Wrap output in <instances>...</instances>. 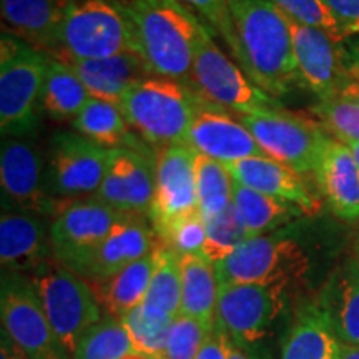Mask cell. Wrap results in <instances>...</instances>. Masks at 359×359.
Here are the masks:
<instances>
[{"instance_id":"cell-24","label":"cell","mask_w":359,"mask_h":359,"mask_svg":"<svg viewBox=\"0 0 359 359\" xmlns=\"http://www.w3.org/2000/svg\"><path fill=\"white\" fill-rule=\"evenodd\" d=\"M62 7V0H2V20L8 34L50 55L57 45Z\"/></svg>"},{"instance_id":"cell-13","label":"cell","mask_w":359,"mask_h":359,"mask_svg":"<svg viewBox=\"0 0 359 359\" xmlns=\"http://www.w3.org/2000/svg\"><path fill=\"white\" fill-rule=\"evenodd\" d=\"M125 217L128 215L118 213L95 196L64 205L48 224L53 259L80 276L102 241Z\"/></svg>"},{"instance_id":"cell-43","label":"cell","mask_w":359,"mask_h":359,"mask_svg":"<svg viewBox=\"0 0 359 359\" xmlns=\"http://www.w3.org/2000/svg\"><path fill=\"white\" fill-rule=\"evenodd\" d=\"M196 359H228V338L219 327H213Z\"/></svg>"},{"instance_id":"cell-26","label":"cell","mask_w":359,"mask_h":359,"mask_svg":"<svg viewBox=\"0 0 359 359\" xmlns=\"http://www.w3.org/2000/svg\"><path fill=\"white\" fill-rule=\"evenodd\" d=\"M281 359H341V344L314 298L296 311L281 348Z\"/></svg>"},{"instance_id":"cell-39","label":"cell","mask_w":359,"mask_h":359,"mask_svg":"<svg viewBox=\"0 0 359 359\" xmlns=\"http://www.w3.org/2000/svg\"><path fill=\"white\" fill-rule=\"evenodd\" d=\"M212 331L200 321L178 314L170 330L167 348L161 359H196Z\"/></svg>"},{"instance_id":"cell-31","label":"cell","mask_w":359,"mask_h":359,"mask_svg":"<svg viewBox=\"0 0 359 359\" xmlns=\"http://www.w3.org/2000/svg\"><path fill=\"white\" fill-rule=\"evenodd\" d=\"M90 93L72 67L48 55L42 90V110L55 122H74Z\"/></svg>"},{"instance_id":"cell-12","label":"cell","mask_w":359,"mask_h":359,"mask_svg":"<svg viewBox=\"0 0 359 359\" xmlns=\"http://www.w3.org/2000/svg\"><path fill=\"white\" fill-rule=\"evenodd\" d=\"M0 187L4 210L53 218L64 206L50 191L47 156L35 143L24 138H4Z\"/></svg>"},{"instance_id":"cell-35","label":"cell","mask_w":359,"mask_h":359,"mask_svg":"<svg viewBox=\"0 0 359 359\" xmlns=\"http://www.w3.org/2000/svg\"><path fill=\"white\" fill-rule=\"evenodd\" d=\"M147 304L163 309L177 318L182 313V266L180 257L165 243L156 246V263L148 288Z\"/></svg>"},{"instance_id":"cell-49","label":"cell","mask_w":359,"mask_h":359,"mask_svg":"<svg viewBox=\"0 0 359 359\" xmlns=\"http://www.w3.org/2000/svg\"><path fill=\"white\" fill-rule=\"evenodd\" d=\"M125 359H156V358H150V356H145V354L135 353V354H130V356L125 358Z\"/></svg>"},{"instance_id":"cell-25","label":"cell","mask_w":359,"mask_h":359,"mask_svg":"<svg viewBox=\"0 0 359 359\" xmlns=\"http://www.w3.org/2000/svg\"><path fill=\"white\" fill-rule=\"evenodd\" d=\"M341 346H359V262L330 278L316 296Z\"/></svg>"},{"instance_id":"cell-28","label":"cell","mask_w":359,"mask_h":359,"mask_svg":"<svg viewBox=\"0 0 359 359\" xmlns=\"http://www.w3.org/2000/svg\"><path fill=\"white\" fill-rule=\"evenodd\" d=\"M182 266V313L213 330L217 321L219 285L215 264L201 255L180 257Z\"/></svg>"},{"instance_id":"cell-48","label":"cell","mask_w":359,"mask_h":359,"mask_svg":"<svg viewBox=\"0 0 359 359\" xmlns=\"http://www.w3.org/2000/svg\"><path fill=\"white\" fill-rule=\"evenodd\" d=\"M349 147V150H351V154L354 156V160H356L358 167H359V142H354V143H346Z\"/></svg>"},{"instance_id":"cell-45","label":"cell","mask_w":359,"mask_h":359,"mask_svg":"<svg viewBox=\"0 0 359 359\" xmlns=\"http://www.w3.org/2000/svg\"><path fill=\"white\" fill-rule=\"evenodd\" d=\"M0 359H27L25 354L8 338L6 331H2V339H0Z\"/></svg>"},{"instance_id":"cell-15","label":"cell","mask_w":359,"mask_h":359,"mask_svg":"<svg viewBox=\"0 0 359 359\" xmlns=\"http://www.w3.org/2000/svg\"><path fill=\"white\" fill-rule=\"evenodd\" d=\"M296 70L299 83L318 97V100L343 97L356 77L344 60L343 42L314 27L290 20Z\"/></svg>"},{"instance_id":"cell-17","label":"cell","mask_w":359,"mask_h":359,"mask_svg":"<svg viewBox=\"0 0 359 359\" xmlns=\"http://www.w3.org/2000/svg\"><path fill=\"white\" fill-rule=\"evenodd\" d=\"M155 196V155L110 148L105 177L95 198L128 217H150Z\"/></svg>"},{"instance_id":"cell-23","label":"cell","mask_w":359,"mask_h":359,"mask_svg":"<svg viewBox=\"0 0 359 359\" xmlns=\"http://www.w3.org/2000/svg\"><path fill=\"white\" fill-rule=\"evenodd\" d=\"M60 60V58H58ZM79 75L90 97L114 102L118 105L122 97L135 83L151 77L145 62L135 52L97 58V60H62Z\"/></svg>"},{"instance_id":"cell-22","label":"cell","mask_w":359,"mask_h":359,"mask_svg":"<svg viewBox=\"0 0 359 359\" xmlns=\"http://www.w3.org/2000/svg\"><path fill=\"white\" fill-rule=\"evenodd\" d=\"M226 168L235 182L273 198L299 206L306 215L316 213L320 208V203L311 195L302 175L269 156H251L233 161L226 163Z\"/></svg>"},{"instance_id":"cell-42","label":"cell","mask_w":359,"mask_h":359,"mask_svg":"<svg viewBox=\"0 0 359 359\" xmlns=\"http://www.w3.org/2000/svg\"><path fill=\"white\" fill-rule=\"evenodd\" d=\"M346 29L349 37L359 35V0H323Z\"/></svg>"},{"instance_id":"cell-36","label":"cell","mask_w":359,"mask_h":359,"mask_svg":"<svg viewBox=\"0 0 359 359\" xmlns=\"http://www.w3.org/2000/svg\"><path fill=\"white\" fill-rule=\"evenodd\" d=\"M205 226L206 240L201 257L212 264L230 257L233 251H236L250 238L233 203L218 217L205 222Z\"/></svg>"},{"instance_id":"cell-18","label":"cell","mask_w":359,"mask_h":359,"mask_svg":"<svg viewBox=\"0 0 359 359\" xmlns=\"http://www.w3.org/2000/svg\"><path fill=\"white\" fill-rule=\"evenodd\" d=\"M183 145L196 155L208 156L224 165L251 156H266L240 120L212 103L195 116Z\"/></svg>"},{"instance_id":"cell-32","label":"cell","mask_w":359,"mask_h":359,"mask_svg":"<svg viewBox=\"0 0 359 359\" xmlns=\"http://www.w3.org/2000/svg\"><path fill=\"white\" fill-rule=\"evenodd\" d=\"M120 321L127 330L135 351L145 356L163 358L167 339L175 318L163 309L142 303L120 316Z\"/></svg>"},{"instance_id":"cell-30","label":"cell","mask_w":359,"mask_h":359,"mask_svg":"<svg viewBox=\"0 0 359 359\" xmlns=\"http://www.w3.org/2000/svg\"><path fill=\"white\" fill-rule=\"evenodd\" d=\"M231 203L250 238L281 230L293 219L306 215L299 206L251 190L238 182L233 185Z\"/></svg>"},{"instance_id":"cell-6","label":"cell","mask_w":359,"mask_h":359,"mask_svg":"<svg viewBox=\"0 0 359 359\" xmlns=\"http://www.w3.org/2000/svg\"><path fill=\"white\" fill-rule=\"evenodd\" d=\"M191 88L212 105L253 115L281 107L275 97L264 93L246 77L241 67L226 57L215 42V34L203 25L196 40L191 67Z\"/></svg>"},{"instance_id":"cell-16","label":"cell","mask_w":359,"mask_h":359,"mask_svg":"<svg viewBox=\"0 0 359 359\" xmlns=\"http://www.w3.org/2000/svg\"><path fill=\"white\" fill-rule=\"evenodd\" d=\"M195 155L187 145L155 151V196L148 219L158 238L175 222L200 212Z\"/></svg>"},{"instance_id":"cell-40","label":"cell","mask_w":359,"mask_h":359,"mask_svg":"<svg viewBox=\"0 0 359 359\" xmlns=\"http://www.w3.org/2000/svg\"><path fill=\"white\" fill-rule=\"evenodd\" d=\"M158 240L161 243L170 246L178 257H183V255H201L206 240L205 219L201 218L200 212L178 219Z\"/></svg>"},{"instance_id":"cell-21","label":"cell","mask_w":359,"mask_h":359,"mask_svg":"<svg viewBox=\"0 0 359 359\" xmlns=\"http://www.w3.org/2000/svg\"><path fill=\"white\" fill-rule=\"evenodd\" d=\"M151 224L140 217H125L102 241L80 276L88 283L109 280L130 264L151 253L158 245Z\"/></svg>"},{"instance_id":"cell-9","label":"cell","mask_w":359,"mask_h":359,"mask_svg":"<svg viewBox=\"0 0 359 359\" xmlns=\"http://www.w3.org/2000/svg\"><path fill=\"white\" fill-rule=\"evenodd\" d=\"M0 318L2 331L27 359H72L58 339L29 275L2 271Z\"/></svg>"},{"instance_id":"cell-20","label":"cell","mask_w":359,"mask_h":359,"mask_svg":"<svg viewBox=\"0 0 359 359\" xmlns=\"http://www.w3.org/2000/svg\"><path fill=\"white\" fill-rule=\"evenodd\" d=\"M313 177L336 217L348 222L359 218V167L346 143L327 133Z\"/></svg>"},{"instance_id":"cell-3","label":"cell","mask_w":359,"mask_h":359,"mask_svg":"<svg viewBox=\"0 0 359 359\" xmlns=\"http://www.w3.org/2000/svg\"><path fill=\"white\" fill-rule=\"evenodd\" d=\"M206 105L191 87L158 77L137 82L118 102L130 127L155 151L183 145L193 120Z\"/></svg>"},{"instance_id":"cell-41","label":"cell","mask_w":359,"mask_h":359,"mask_svg":"<svg viewBox=\"0 0 359 359\" xmlns=\"http://www.w3.org/2000/svg\"><path fill=\"white\" fill-rule=\"evenodd\" d=\"M200 22L208 27L231 48L233 32L230 19V0H178Z\"/></svg>"},{"instance_id":"cell-46","label":"cell","mask_w":359,"mask_h":359,"mask_svg":"<svg viewBox=\"0 0 359 359\" xmlns=\"http://www.w3.org/2000/svg\"><path fill=\"white\" fill-rule=\"evenodd\" d=\"M228 359H257L255 356H251L250 353L243 351L241 348H238L235 343H231L228 339Z\"/></svg>"},{"instance_id":"cell-19","label":"cell","mask_w":359,"mask_h":359,"mask_svg":"<svg viewBox=\"0 0 359 359\" xmlns=\"http://www.w3.org/2000/svg\"><path fill=\"white\" fill-rule=\"evenodd\" d=\"M53 259L50 226L43 217L4 210L0 217V263L2 271L32 273Z\"/></svg>"},{"instance_id":"cell-14","label":"cell","mask_w":359,"mask_h":359,"mask_svg":"<svg viewBox=\"0 0 359 359\" xmlns=\"http://www.w3.org/2000/svg\"><path fill=\"white\" fill-rule=\"evenodd\" d=\"M110 148L75 132L53 135L47 154L48 185L62 205L93 198L105 177Z\"/></svg>"},{"instance_id":"cell-34","label":"cell","mask_w":359,"mask_h":359,"mask_svg":"<svg viewBox=\"0 0 359 359\" xmlns=\"http://www.w3.org/2000/svg\"><path fill=\"white\" fill-rule=\"evenodd\" d=\"M135 353L120 318L105 314L85 331L72 353V359H125Z\"/></svg>"},{"instance_id":"cell-37","label":"cell","mask_w":359,"mask_h":359,"mask_svg":"<svg viewBox=\"0 0 359 359\" xmlns=\"http://www.w3.org/2000/svg\"><path fill=\"white\" fill-rule=\"evenodd\" d=\"M311 114L331 137L343 143L359 142V100L346 97L318 100Z\"/></svg>"},{"instance_id":"cell-44","label":"cell","mask_w":359,"mask_h":359,"mask_svg":"<svg viewBox=\"0 0 359 359\" xmlns=\"http://www.w3.org/2000/svg\"><path fill=\"white\" fill-rule=\"evenodd\" d=\"M343 52L349 72H351L354 77L359 79V35L344 40Z\"/></svg>"},{"instance_id":"cell-47","label":"cell","mask_w":359,"mask_h":359,"mask_svg":"<svg viewBox=\"0 0 359 359\" xmlns=\"http://www.w3.org/2000/svg\"><path fill=\"white\" fill-rule=\"evenodd\" d=\"M341 359H359V346L358 348L341 346Z\"/></svg>"},{"instance_id":"cell-29","label":"cell","mask_w":359,"mask_h":359,"mask_svg":"<svg viewBox=\"0 0 359 359\" xmlns=\"http://www.w3.org/2000/svg\"><path fill=\"white\" fill-rule=\"evenodd\" d=\"M155 263L156 248L109 280L90 283L107 314L120 318L145 302Z\"/></svg>"},{"instance_id":"cell-50","label":"cell","mask_w":359,"mask_h":359,"mask_svg":"<svg viewBox=\"0 0 359 359\" xmlns=\"http://www.w3.org/2000/svg\"><path fill=\"white\" fill-rule=\"evenodd\" d=\"M358 262H359V250H358Z\"/></svg>"},{"instance_id":"cell-2","label":"cell","mask_w":359,"mask_h":359,"mask_svg":"<svg viewBox=\"0 0 359 359\" xmlns=\"http://www.w3.org/2000/svg\"><path fill=\"white\" fill-rule=\"evenodd\" d=\"M123 7L135 30L137 55L151 77L191 87L196 40L205 24L178 0H127Z\"/></svg>"},{"instance_id":"cell-33","label":"cell","mask_w":359,"mask_h":359,"mask_svg":"<svg viewBox=\"0 0 359 359\" xmlns=\"http://www.w3.org/2000/svg\"><path fill=\"white\" fill-rule=\"evenodd\" d=\"M198 210L205 222L218 217L231 205L233 180L226 165L203 155H195Z\"/></svg>"},{"instance_id":"cell-10","label":"cell","mask_w":359,"mask_h":359,"mask_svg":"<svg viewBox=\"0 0 359 359\" xmlns=\"http://www.w3.org/2000/svg\"><path fill=\"white\" fill-rule=\"evenodd\" d=\"M269 158L286 165L302 177L313 175L318 151L327 132L318 120L275 107L253 115H238Z\"/></svg>"},{"instance_id":"cell-38","label":"cell","mask_w":359,"mask_h":359,"mask_svg":"<svg viewBox=\"0 0 359 359\" xmlns=\"http://www.w3.org/2000/svg\"><path fill=\"white\" fill-rule=\"evenodd\" d=\"M290 20L298 24L320 29L331 35L336 42H344L349 39L341 22L333 15L323 0H271Z\"/></svg>"},{"instance_id":"cell-8","label":"cell","mask_w":359,"mask_h":359,"mask_svg":"<svg viewBox=\"0 0 359 359\" xmlns=\"http://www.w3.org/2000/svg\"><path fill=\"white\" fill-rule=\"evenodd\" d=\"M30 278L58 339L72 356L85 331L103 318L95 290L87 280L55 259H48L39 266Z\"/></svg>"},{"instance_id":"cell-11","label":"cell","mask_w":359,"mask_h":359,"mask_svg":"<svg viewBox=\"0 0 359 359\" xmlns=\"http://www.w3.org/2000/svg\"><path fill=\"white\" fill-rule=\"evenodd\" d=\"M285 308L286 288L264 285L219 286L215 326L238 348L257 356L259 343L271 333Z\"/></svg>"},{"instance_id":"cell-4","label":"cell","mask_w":359,"mask_h":359,"mask_svg":"<svg viewBox=\"0 0 359 359\" xmlns=\"http://www.w3.org/2000/svg\"><path fill=\"white\" fill-rule=\"evenodd\" d=\"M55 50L60 60H97L137 53L135 30L122 0H62Z\"/></svg>"},{"instance_id":"cell-27","label":"cell","mask_w":359,"mask_h":359,"mask_svg":"<svg viewBox=\"0 0 359 359\" xmlns=\"http://www.w3.org/2000/svg\"><path fill=\"white\" fill-rule=\"evenodd\" d=\"M75 133L103 148H133L147 150V143L138 142L120 107L114 102L90 97L80 114L72 122Z\"/></svg>"},{"instance_id":"cell-1","label":"cell","mask_w":359,"mask_h":359,"mask_svg":"<svg viewBox=\"0 0 359 359\" xmlns=\"http://www.w3.org/2000/svg\"><path fill=\"white\" fill-rule=\"evenodd\" d=\"M231 53L251 82L271 97L299 83L290 19L271 0H230Z\"/></svg>"},{"instance_id":"cell-7","label":"cell","mask_w":359,"mask_h":359,"mask_svg":"<svg viewBox=\"0 0 359 359\" xmlns=\"http://www.w3.org/2000/svg\"><path fill=\"white\" fill-rule=\"evenodd\" d=\"M308 269V258L288 233L278 230L248 238L228 258L215 264L219 286L264 285L286 288Z\"/></svg>"},{"instance_id":"cell-5","label":"cell","mask_w":359,"mask_h":359,"mask_svg":"<svg viewBox=\"0 0 359 359\" xmlns=\"http://www.w3.org/2000/svg\"><path fill=\"white\" fill-rule=\"evenodd\" d=\"M48 53L4 30L0 39V130L25 138L39 127Z\"/></svg>"}]
</instances>
